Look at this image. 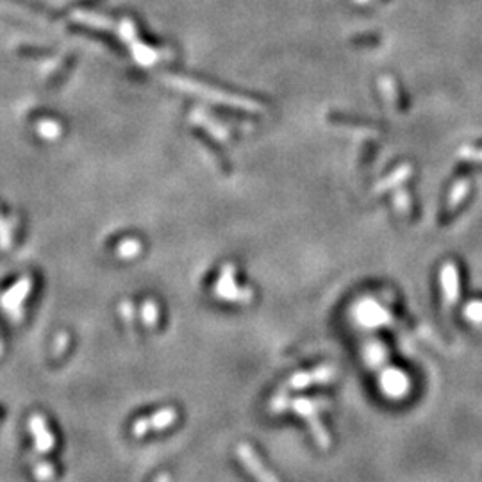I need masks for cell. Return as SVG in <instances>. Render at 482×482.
Masks as SVG:
<instances>
[{"label": "cell", "instance_id": "5b68a950", "mask_svg": "<svg viewBox=\"0 0 482 482\" xmlns=\"http://www.w3.org/2000/svg\"><path fill=\"white\" fill-rule=\"evenodd\" d=\"M177 418V413L174 409H161L158 411L152 418H148V429H165V427L172 425Z\"/></svg>", "mask_w": 482, "mask_h": 482}, {"label": "cell", "instance_id": "30bf717a", "mask_svg": "<svg viewBox=\"0 0 482 482\" xmlns=\"http://www.w3.org/2000/svg\"><path fill=\"white\" fill-rule=\"evenodd\" d=\"M52 474H54V470L49 466V464H45V463H42L38 468H36V475H38L40 478H43V481H45L47 477H50V475H52Z\"/></svg>", "mask_w": 482, "mask_h": 482}, {"label": "cell", "instance_id": "ba28073f", "mask_svg": "<svg viewBox=\"0 0 482 482\" xmlns=\"http://www.w3.org/2000/svg\"><path fill=\"white\" fill-rule=\"evenodd\" d=\"M40 131H42L43 136H47V138H56L59 129H57V125L52 124V122H47V124L40 125Z\"/></svg>", "mask_w": 482, "mask_h": 482}, {"label": "cell", "instance_id": "9c48e42d", "mask_svg": "<svg viewBox=\"0 0 482 482\" xmlns=\"http://www.w3.org/2000/svg\"><path fill=\"white\" fill-rule=\"evenodd\" d=\"M120 313H122V317H124L125 322H131L132 318H134V307H132L131 304H122Z\"/></svg>", "mask_w": 482, "mask_h": 482}, {"label": "cell", "instance_id": "3957f363", "mask_svg": "<svg viewBox=\"0 0 482 482\" xmlns=\"http://www.w3.org/2000/svg\"><path fill=\"white\" fill-rule=\"evenodd\" d=\"M29 290H30V279L29 277H23L22 281H18V283L15 284L13 290H9L8 293L2 297V305H4V309L9 315H16V317H20V305H22V302L25 300V297L29 295Z\"/></svg>", "mask_w": 482, "mask_h": 482}, {"label": "cell", "instance_id": "277c9868", "mask_svg": "<svg viewBox=\"0 0 482 482\" xmlns=\"http://www.w3.org/2000/svg\"><path fill=\"white\" fill-rule=\"evenodd\" d=\"M30 430L34 434V440H36V452H49L54 445L52 434L47 429V423L43 420V416H33L29 423Z\"/></svg>", "mask_w": 482, "mask_h": 482}, {"label": "cell", "instance_id": "7a4b0ae2", "mask_svg": "<svg viewBox=\"0 0 482 482\" xmlns=\"http://www.w3.org/2000/svg\"><path fill=\"white\" fill-rule=\"evenodd\" d=\"M237 456L241 457V461L245 463V466L249 468L250 474H252L259 482H277L274 475H271L270 471H266L263 463L257 459V456L254 454V450L250 449L249 445H240V447H237Z\"/></svg>", "mask_w": 482, "mask_h": 482}, {"label": "cell", "instance_id": "8992f818", "mask_svg": "<svg viewBox=\"0 0 482 482\" xmlns=\"http://www.w3.org/2000/svg\"><path fill=\"white\" fill-rule=\"evenodd\" d=\"M140 249H141V245L136 240H125V241H122L120 247H118V256L125 257V259H131V257L140 254Z\"/></svg>", "mask_w": 482, "mask_h": 482}, {"label": "cell", "instance_id": "52a82bcc", "mask_svg": "<svg viewBox=\"0 0 482 482\" xmlns=\"http://www.w3.org/2000/svg\"><path fill=\"white\" fill-rule=\"evenodd\" d=\"M141 318H143L147 325H155V322H158V305L151 300L145 302L143 309H141Z\"/></svg>", "mask_w": 482, "mask_h": 482}, {"label": "cell", "instance_id": "6da1fadb", "mask_svg": "<svg viewBox=\"0 0 482 482\" xmlns=\"http://www.w3.org/2000/svg\"><path fill=\"white\" fill-rule=\"evenodd\" d=\"M215 291L220 298L229 302H249L252 298V291L241 290V288L236 286V283H234V268L230 264H225V268L222 270Z\"/></svg>", "mask_w": 482, "mask_h": 482}]
</instances>
